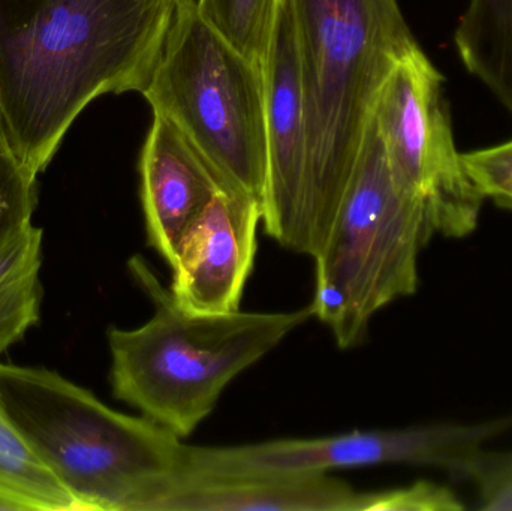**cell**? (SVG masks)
Returning <instances> with one entry per match:
<instances>
[{"label": "cell", "instance_id": "6da1fadb", "mask_svg": "<svg viewBox=\"0 0 512 511\" xmlns=\"http://www.w3.org/2000/svg\"><path fill=\"white\" fill-rule=\"evenodd\" d=\"M179 0H0V120L38 176L78 114L149 86Z\"/></svg>", "mask_w": 512, "mask_h": 511}, {"label": "cell", "instance_id": "7a4b0ae2", "mask_svg": "<svg viewBox=\"0 0 512 511\" xmlns=\"http://www.w3.org/2000/svg\"><path fill=\"white\" fill-rule=\"evenodd\" d=\"M309 141V257L321 251L394 66L420 48L397 0H285Z\"/></svg>", "mask_w": 512, "mask_h": 511}, {"label": "cell", "instance_id": "3957f363", "mask_svg": "<svg viewBox=\"0 0 512 511\" xmlns=\"http://www.w3.org/2000/svg\"><path fill=\"white\" fill-rule=\"evenodd\" d=\"M0 402L80 511H150L188 473V444L45 368L0 363Z\"/></svg>", "mask_w": 512, "mask_h": 511}, {"label": "cell", "instance_id": "277c9868", "mask_svg": "<svg viewBox=\"0 0 512 511\" xmlns=\"http://www.w3.org/2000/svg\"><path fill=\"white\" fill-rule=\"evenodd\" d=\"M129 270L155 306L137 329L108 330L114 398L188 438L218 405L225 387L313 317L294 312L198 314L180 308L143 257Z\"/></svg>", "mask_w": 512, "mask_h": 511}, {"label": "cell", "instance_id": "5b68a950", "mask_svg": "<svg viewBox=\"0 0 512 511\" xmlns=\"http://www.w3.org/2000/svg\"><path fill=\"white\" fill-rule=\"evenodd\" d=\"M435 234L423 201L394 180L370 120L339 212L313 258V317L342 350L363 341L376 312L415 294L418 258Z\"/></svg>", "mask_w": 512, "mask_h": 511}, {"label": "cell", "instance_id": "8992f818", "mask_svg": "<svg viewBox=\"0 0 512 511\" xmlns=\"http://www.w3.org/2000/svg\"><path fill=\"white\" fill-rule=\"evenodd\" d=\"M144 98L173 120L225 182L261 203L267 183L264 69L179 0Z\"/></svg>", "mask_w": 512, "mask_h": 511}, {"label": "cell", "instance_id": "52a82bcc", "mask_svg": "<svg viewBox=\"0 0 512 511\" xmlns=\"http://www.w3.org/2000/svg\"><path fill=\"white\" fill-rule=\"evenodd\" d=\"M372 119L394 180L423 201L435 233L451 239L474 233L486 198L457 150L444 75L421 48L394 66Z\"/></svg>", "mask_w": 512, "mask_h": 511}, {"label": "cell", "instance_id": "ba28073f", "mask_svg": "<svg viewBox=\"0 0 512 511\" xmlns=\"http://www.w3.org/2000/svg\"><path fill=\"white\" fill-rule=\"evenodd\" d=\"M511 428L512 416L477 425L439 423L246 446H189L188 474H309L376 465H412L439 468L453 479L468 480L484 446Z\"/></svg>", "mask_w": 512, "mask_h": 511}, {"label": "cell", "instance_id": "9c48e42d", "mask_svg": "<svg viewBox=\"0 0 512 511\" xmlns=\"http://www.w3.org/2000/svg\"><path fill=\"white\" fill-rule=\"evenodd\" d=\"M267 183L262 201L264 231L280 246L310 255L307 230L309 141L306 104L294 26L280 2L264 65Z\"/></svg>", "mask_w": 512, "mask_h": 511}, {"label": "cell", "instance_id": "30bf717a", "mask_svg": "<svg viewBox=\"0 0 512 511\" xmlns=\"http://www.w3.org/2000/svg\"><path fill=\"white\" fill-rule=\"evenodd\" d=\"M261 222V203L234 188L221 189L195 216L168 264L170 291L180 308L198 314L239 311Z\"/></svg>", "mask_w": 512, "mask_h": 511}, {"label": "cell", "instance_id": "8fae6325", "mask_svg": "<svg viewBox=\"0 0 512 511\" xmlns=\"http://www.w3.org/2000/svg\"><path fill=\"white\" fill-rule=\"evenodd\" d=\"M153 114L141 153V201L147 242L170 264L183 231L195 216L221 189L233 186L173 120Z\"/></svg>", "mask_w": 512, "mask_h": 511}, {"label": "cell", "instance_id": "7c38bea8", "mask_svg": "<svg viewBox=\"0 0 512 511\" xmlns=\"http://www.w3.org/2000/svg\"><path fill=\"white\" fill-rule=\"evenodd\" d=\"M364 504L366 492L328 473L188 474L150 511H364Z\"/></svg>", "mask_w": 512, "mask_h": 511}, {"label": "cell", "instance_id": "4fadbf2b", "mask_svg": "<svg viewBox=\"0 0 512 511\" xmlns=\"http://www.w3.org/2000/svg\"><path fill=\"white\" fill-rule=\"evenodd\" d=\"M0 509L80 511L0 402Z\"/></svg>", "mask_w": 512, "mask_h": 511}, {"label": "cell", "instance_id": "5bb4252c", "mask_svg": "<svg viewBox=\"0 0 512 511\" xmlns=\"http://www.w3.org/2000/svg\"><path fill=\"white\" fill-rule=\"evenodd\" d=\"M42 236L32 222L0 249V354L39 321Z\"/></svg>", "mask_w": 512, "mask_h": 511}, {"label": "cell", "instance_id": "9a60e30c", "mask_svg": "<svg viewBox=\"0 0 512 511\" xmlns=\"http://www.w3.org/2000/svg\"><path fill=\"white\" fill-rule=\"evenodd\" d=\"M282 0H197L201 17L264 69Z\"/></svg>", "mask_w": 512, "mask_h": 511}, {"label": "cell", "instance_id": "2e32d148", "mask_svg": "<svg viewBox=\"0 0 512 511\" xmlns=\"http://www.w3.org/2000/svg\"><path fill=\"white\" fill-rule=\"evenodd\" d=\"M36 177L15 155L0 120V249L32 224L38 201Z\"/></svg>", "mask_w": 512, "mask_h": 511}, {"label": "cell", "instance_id": "e0dca14e", "mask_svg": "<svg viewBox=\"0 0 512 511\" xmlns=\"http://www.w3.org/2000/svg\"><path fill=\"white\" fill-rule=\"evenodd\" d=\"M463 164L484 198L512 210V140L489 149L465 153Z\"/></svg>", "mask_w": 512, "mask_h": 511}, {"label": "cell", "instance_id": "ac0fdd59", "mask_svg": "<svg viewBox=\"0 0 512 511\" xmlns=\"http://www.w3.org/2000/svg\"><path fill=\"white\" fill-rule=\"evenodd\" d=\"M465 504L459 495L433 482H417L408 488L366 492L364 511H460Z\"/></svg>", "mask_w": 512, "mask_h": 511}, {"label": "cell", "instance_id": "d6986e66", "mask_svg": "<svg viewBox=\"0 0 512 511\" xmlns=\"http://www.w3.org/2000/svg\"><path fill=\"white\" fill-rule=\"evenodd\" d=\"M468 480L477 486L480 510L512 511V452L483 450Z\"/></svg>", "mask_w": 512, "mask_h": 511}]
</instances>
